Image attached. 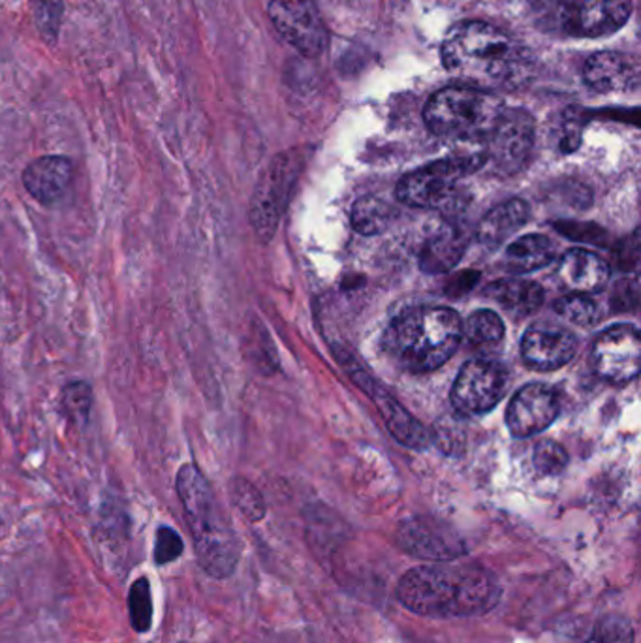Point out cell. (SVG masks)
<instances>
[{
    "mask_svg": "<svg viewBox=\"0 0 641 643\" xmlns=\"http://www.w3.org/2000/svg\"><path fill=\"white\" fill-rule=\"evenodd\" d=\"M583 81L598 93L630 91L640 85V67L628 55L600 51L591 55L585 62Z\"/></svg>",
    "mask_w": 641,
    "mask_h": 643,
    "instance_id": "17",
    "label": "cell"
},
{
    "mask_svg": "<svg viewBox=\"0 0 641 643\" xmlns=\"http://www.w3.org/2000/svg\"><path fill=\"white\" fill-rule=\"evenodd\" d=\"M465 252V241L461 233L454 228H444L433 233L420 252V266L431 275L450 272L461 260Z\"/></svg>",
    "mask_w": 641,
    "mask_h": 643,
    "instance_id": "22",
    "label": "cell"
},
{
    "mask_svg": "<svg viewBox=\"0 0 641 643\" xmlns=\"http://www.w3.org/2000/svg\"><path fill=\"white\" fill-rule=\"evenodd\" d=\"M543 27L570 38H602L627 25L632 0H535Z\"/></svg>",
    "mask_w": 641,
    "mask_h": 643,
    "instance_id": "6",
    "label": "cell"
},
{
    "mask_svg": "<svg viewBox=\"0 0 641 643\" xmlns=\"http://www.w3.org/2000/svg\"><path fill=\"white\" fill-rule=\"evenodd\" d=\"M559 411L561 403L556 390L535 382L522 388L510 401L506 424L514 437H533L553 424Z\"/></svg>",
    "mask_w": 641,
    "mask_h": 643,
    "instance_id": "14",
    "label": "cell"
},
{
    "mask_svg": "<svg viewBox=\"0 0 641 643\" xmlns=\"http://www.w3.org/2000/svg\"><path fill=\"white\" fill-rule=\"evenodd\" d=\"M485 160V153H482L457 154L450 159L431 162L427 167L404 175L397 186V196L412 207L446 211L456 206L459 198L457 183L463 180L467 173L477 172L478 168H482Z\"/></svg>",
    "mask_w": 641,
    "mask_h": 643,
    "instance_id": "7",
    "label": "cell"
},
{
    "mask_svg": "<svg viewBox=\"0 0 641 643\" xmlns=\"http://www.w3.org/2000/svg\"><path fill=\"white\" fill-rule=\"evenodd\" d=\"M463 337L459 314L446 307H416L403 312L384 333V351L401 369L430 372L454 356Z\"/></svg>",
    "mask_w": 641,
    "mask_h": 643,
    "instance_id": "4",
    "label": "cell"
},
{
    "mask_svg": "<svg viewBox=\"0 0 641 643\" xmlns=\"http://www.w3.org/2000/svg\"><path fill=\"white\" fill-rule=\"evenodd\" d=\"M130 624L138 634H146L152 624L151 585L147 577H138L128 593Z\"/></svg>",
    "mask_w": 641,
    "mask_h": 643,
    "instance_id": "28",
    "label": "cell"
},
{
    "mask_svg": "<svg viewBox=\"0 0 641 643\" xmlns=\"http://www.w3.org/2000/svg\"><path fill=\"white\" fill-rule=\"evenodd\" d=\"M485 143V159H490L499 172L506 175L522 172L535 147V120L525 110L504 107Z\"/></svg>",
    "mask_w": 641,
    "mask_h": 643,
    "instance_id": "10",
    "label": "cell"
},
{
    "mask_svg": "<svg viewBox=\"0 0 641 643\" xmlns=\"http://www.w3.org/2000/svg\"><path fill=\"white\" fill-rule=\"evenodd\" d=\"M641 341L638 328L611 325L596 337L591 361L604 380L625 384L640 372Z\"/></svg>",
    "mask_w": 641,
    "mask_h": 643,
    "instance_id": "13",
    "label": "cell"
},
{
    "mask_svg": "<svg viewBox=\"0 0 641 643\" xmlns=\"http://www.w3.org/2000/svg\"><path fill=\"white\" fill-rule=\"evenodd\" d=\"M636 630L632 621L625 616H604L596 621L585 643H634Z\"/></svg>",
    "mask_w": 641,
    "mask_h": 643,
    "instance_id": "30",
    "label": "cell"
},
{
    "mask_svg": "<svg viewBox=\"0 0 641 643\" xmlns=\"http://www.w3.org/2000/svg\"><path fill=\"white\" fill-rule=\"evenodd\" d=\"M60 409L70 424L85 427L93 409V388L83 380L68 382L60 392Z\"/></svg>",
    "mask_w": 641,
    "mask_h": 643,
    "instance_id": "26",
    "label": "cell"
},
{
    "mask_svg": "<svg viewBox=\"0 0 641 643\" xmlns=\"http://www.w3.org/2000/svg\"><path fill=\"white\" fill-rule=\"evenodd\" d=\"M230 498L233 506L238 508L245 519L251 524H259L265 518V503L260 491L245 480V478L236 476L230 480Z\"/></svg>",
    "mask_w": 641,
    "mask_h": 643,
    "instance_id": "29",
    "label": "cell"
},
{
    "mask_svg": "<svg viewBox=\"0 0 641 643\" xmlns=\"http://www.w3.org/2000/svg\"><path fill=\"white\" fill-rule=\"evenodd\" d=\"M304 160L298 153L278 154L256 185L251 199V225L260 241L267 243L277 232L278 220L290 202Z\"/></svg>",
    "mask_w": 641,
    "mask_h": 643,
    "instance_id": "8",
    "label": "cell"
},
{
    "mask_svg": "<svg viewBox=\"0 0 641 643\" xmlns=\"http://www.w3.org/2000/svg\"><path fill=\"white\" fill-rule=\"evenodd\" d=\"M503 100L477 87H446L431 96L423 119L431 133L454 141H485L503 113Z\"/></svg>",
    "mask_w": 641,
    "mask_h": 643,
    "instance_id": "5",
    "label": "cell"
},
{
    "mask_svg": "<svg viewBox=\"0 0 641 643\" xmlns=\"http://www.w3.org/2000/svg\"><path fill=\"white\" fill-rule=\"evenodd\" d=\"M577 351V338L562 325L540 322L530 325L522 341L523 359L535 369H559Z\"/></svg>",
    "mask_w": 641,
    "mask_h": 643,
    "instance_id": "15",
    "label": "cell"
},
{
    "mask_svg": "<svg viewBox=\"0 0 641 643\" xmlns=\"http://www.w3.org/2000/svg\"><path fill=\"white\" fill-rule=\"evenodd\" d=\"M556 256L553 243L546 236L530 233L516 239L506 251L504 262L512 273H530L548 266Z\"/></svg>",
    "mask_w": 641,
    "mask_h": 643,
    "instance_id": "23",
    "label": "cell"
},
{
    "mask_svg": "<svg viewBox=\"0 0 641 643\" xmlns=\"http://www.w3.org/2000/svg\"><path fill=\"white\" fill-rule=\"evenodd\" d=\"M508 375L495 359H472L451 388V403L461 414H483L503 399Z\"/></svg>",
    "mask_w": 641,
    "mask_h": 643,
    "instance_id": "12",
    "label": "cell"
},
{
    "mask_svg": "<svg viewBox=\"0 0 641 643\" xmlns=\"http://www.w3.org/2000/svg\"><path fill=\"white\" fill-rule=\"evenodd\" d=\"M357 384L362 386L365 392L375 399V403H377L386 424H388V429L401 445L414 448V450L430 448V432L414 416H410L409 412L404 411L396 399L388 395V393L380 392L377 386L370 384V382H357Z\"/></svg>",
    "mask_w": 641,
    "mask_h": 643,
    "instance_id": "19",
    "label": "cell"
},
{
    "mask_svg": "<svg viewBox=\"0 0 641 643\" xmlns=\"http://www.w3.org/2000/svg\"><path fill=\"white\" fill-rule=\"evenodd\" d=\"M185 551L183 538L179 537L178 531H173L172 527H159L157 529V537H154V563L162 566V564L173 563L178 561Z\"/></svg>",
    "mask_w": 641,
    "mask_h": 643,
    "instance_id": "33",
    "label": "cell"
},
{
    "mask_svg": "<svg viewBox=\"0 0 641 643\" xmlns=\"http://www.w3.org/2000/svg\"><path fill=\"white\" fill-rule=\"evenodd\" d=\"M404 610L433 619L483 616L496 608L503 585L480 564H422L410 569L397 585Z\"/></svg>",
    "mask_w": 641,
    "mask_h": 643,
    "instance_id": "1",
    "label": "cell"
},
{
    "mask_svg": "<svg viewBox=\"0 0 641 643\" xmlns=\"http://www.w3.org/2000/svg\"><path fill=\"white\" fill-rule=\"evenodd\" d=\"M566 464H569V456L561 445H557L553 440H542L536 446L535 467L536 471L543 476L561 474L566 469Z\"/></svg>",
    "mask_w": 641,
    "mask_h": 643,
    "instance_id": "32",
    "label": "cell"
},
{
    "mask_svg": "<svg viewBox=\"0 0 641 643\" xmlns=\"http://www.w3.org/2000/svg\"><path fill=\"white\" fill-rule=\"evenodd\" d=\"M175 490L202 571L215 579L232 576L241 558V546L204 472L196 464H183L178 472Z\"/></svg>",
    "mask_w": 641,
    "mask_h": 643,
    "instance_id": "3",
    "label": "cell"
},
{
    "mask_svg": "<svg viewBox=\"0 0 641 643\" xmlns=\"http://www.w3.org/2000/svg\"><path fill=\"white\" fill-rule=\"evenodd\" d=\"M465 337L480 351L495 348L504 337V324L501 317L493 311H478L470 314L463 325Z\"/></svg>",
    "mask_w": 641,
    "mask_h": 643,
    "instance_id": "25",
    "label": "cell"
},
{
    "mask_svg": "<svg viewBox=\"0 0 641 643\" xmlns=\"http://www.w3.org/2000/svg\"><path fill=\"white\" fill-rule=\"evenodd\" d=\"M33 23L47 46L59 42L60 27L65 20V0H33L31 2Z\"/></svg>",
    "mask_w": 641,
    "mask_h": 643,
    "instance_id": "27",
    "label": "cell"
},
{
    "mask_svg": "<svg viewBox=\"0 0 641 643\" xmlns=\"http://www.w3.org/2000/svg\"><path fill=\"white\" fill-rule=\"evenodd\" d=\"M443 65L477 89L512 87L529 73V57L510 36L483 21L457 23L444 36Z\"/></svg>",
    "mask_w": 641,
    "mask_h": 643,
    "instance_id": "2",
    "label": "cell"
},
{
    "mask_svg": "<svg viewBox=\"0 0 641 643\" xmlns=\"http://www.w3.org/2000/svg\"><path fill=\"white\" fill-rule=\"evenodd\" d=\"M23 186L42 206L54 207L67 198L73 183V162L62 154L33 160L21 175Z\"/></svg>",
    "mask_w": 641,
    "mask_h": 643,
    "instance_id": "16",
    "label": "cell"
},
{
    "mask_svg": "<svg viewBox=\"0 0 641 643\" xmlns=\"http://www.w3.org/2000/svg\"><path fill=\"white\" fill-rule=\"evenodd\" d=\"M488 296L504 307L516 319L535 314L543 303L542 286L533 280L506 279L493 283L488 288Z\"/></svg>",
    "mask_w": 641,
    "mask_h": 643,
    "instance_id": "21",
    "label": "cell"
},
{
    "mask_svg": "<svg viewBox=\"0 0 641 643\" xmlns=\"http://www.w3.org/2000/svg\"><path fill=\"white\" fill-rule=\"evenodd\" d=\"M559 277L572 292L593 294L608 283L609 267L595 252L574 249L562 256Z\"/></svg>",
    "mask_w": 641,
    "mask_h": 643,
    "instance_id": "18",
    "label": "cell"
},
{
    "mask_svg": "<svg viewBox=\"0 0 641 643\" xmlns=\"http://www.w3.org/2000/svg\"><path fill=\"white\" fill-rule=\"evenodd\" d=\"M267 15L273 27L307 59L324 54L330 36L311 0H272Z\"/></svg>",
    "mask_w": 641,
    "mask_h": 643,
    "instance_id": "9",
    "label": "cell"
},
{
    "mask_svg": "<svg viewBox=\"0 0 641 643\" xmlns=\"http://www.w3.org/2000/svg\"><path fill=\"white\" fill-rule=\"evenodd\" d=\"M556 312L561 319L569 320L572 324L585 325V328L600 320L598 306L593 299L585 298L582 294H572V296L557 299Z\"/></svg>",
    "mask_w": 641,
    "mask_h": 643,
    "instance_id": "31",
    "label": "cell"
},
{
    "mask_svg": "<svg viewBox=\"0 0 641 643\" xmlns=\"http://www.w3.org/2000/svg\"><path fill=\"white\" fill-rule=\"evenodd\" d=\"M396 540L404 553L423 561L448 563L467 555V546L459 532L430 516H414L401 521L397 527Z\"/></svg>",
    "mask_w": 641,
    "mask_h": 643,
    "instance_id": "11",
    "label": "cell"
},
{
    "mask_svg": "<svg viewBox=\"0 0 641 643\" xmlns=\"http://www.w3.org/2000/svg\"><path fill=\"white\" fill-rule=\"evenodd\" d=\"M397 219V209L388 202L377 196H365L357 199L356 206L352 209V225L357 232L364 236H377L393 225Z\"/></svg>",
    "mask_w": 641,
    "mask_h": 643,
    "instance_id": "24",
    "label": "cell"
},
{
    "mask_svg": "<svg viewBox=\"0 0 641 643\" xmlns=\"http://www.w3.org/2000/svg\"><path fill=\"white\" fill-rule=\"evenodd\" d=\"M529 215V206L523 199H510L493 207L478 226V241L490 249L503 245L506 239L525 226Z\"/></svg>",
    "mask_w": 641,
    "mask_h": 643,
    "instance_id": "20",
    "label": "cell"
}]
</instances>
